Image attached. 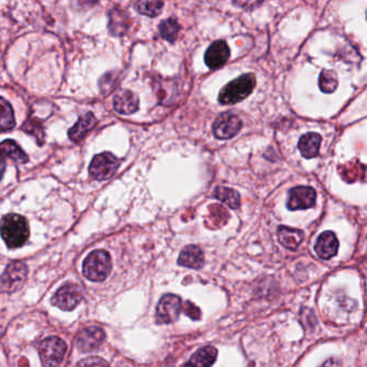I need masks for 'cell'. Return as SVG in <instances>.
Returning a JSON list of instances; mask_svg holds the SVG:
<instances>
[{
  "label": "cell",
  "mask_w": 367,
  "mask_h": 367,
  "mask_svg": "<svg viewBox=\"0 0 367 367\" xmlns=\"http://www.w3.org/2000/svg\"><path fill=\"white\" fill-rule=\"evenodd\" d=\"M0 235L8 248L17 249L24 246L29 237L26 219L17 213L6 214L0 221Z\"/></svg>",
  "instance_id": "obj_1"
},
{
  "label": "cell",
  "mask_w": 367,
  "mask_h": 367,
  "mask_svg": "<svg viewBox=\"0 0 367 367\" xmlns=\"http://www.w3.org/2000/svg\"><path fill=\"white\" fill-rule=\"evenodd\" d=\"M256 86V75L252 72L242 75L228 83L219 93V102L221 104H235L246 100L251 95Z\"/></svg>",
  "instance_id": "obj_2"
},
{
  "label": "cell",
  "mask_w": 367,
  "mask_h": 367,
  "mask_svg": "<svg viewBox=\"0 0 367 367\" xmlns=\"http://www.w3.org/2000/svg\"><path fill=\"white\" fill-rule=\"evenodd\" d=\"M111 258L104 250H95L83 263V274L91 281H104L111 272Z\"/></svg>",
  "instance_id": "obj_3"
},
{
  "label": "cell",
  "mask_w": 367,
  "mask_h": 367,
  "mask_svg": "<svg viewBox=\"0 0 367 367\" xmlns=\"http://www.w3.org/2000/svg\"><path fill=\"white\" fill-rule=\"evenodd\" d=\"M66 351V343L56 336L43 339L38 346L39 357L43 367L58 366Z\"/></svg>",
  "instance_id": "obj_4"
},
{
  "label": "cell",
  "mask_w": 367,
  "mask_h": 367,
  "mask_svg": "<svg viewBox=\"0 0 367 367\" xmlns=\"http://www.w3.org/2000/svg\"><path fill=\"white\" fill-rule=\"evenodd\" d=\"M120 167V161L110 152L98 154L91 162V177L96 180L104 181L110 179Z\"/></svg>",
  "instance_id": "obj_5"
},
{
  "label": "cell",
  "mask_w": 367,
  "mask_h": 367,
  "mask_svg": "<svg viewBox=\"0 0 367 367\" xmlns=\"http://www.w3.org/2000/svg\"><path fill=\"white\" fill-rule=\"evenodd\" d=\"M242 127V118L233 111L221 114L213 123V135L218 139L226 140L236 136Z\"/></svg>",
  "instance_id": "obj_6"
},
{
  "label": "cell",
  "mask_w": 367,
  "mask_h": 367,
  "mask_svg": "<svg viewBox=\"0 0 367 367\" xmlns=\"http://www.w3.org/2000/svg\"><path fill=\"white\" fill-rule=\"evenodd\" d=\"M83 293L78 284L67 282L53 296L52 304L64 311H70L82 301Z\"/></svg>",
  "instance_id": "obj_7"
},
{
  "label": "cell",
  "mask_w": 367,
  "mask_h": 367,
  "mask_svg": "<svg viewBox=\"0 0 367 367\" xmlns=\"http://www.w3.org/2000/svg\"><path fill=\"white\" fill-rule=\"evenodd\" d=\"M27 267L21 262L10 264L0 277V288L5 293H13L26 281Z\"/></svg>",
  "instance_id": "obj_8"
},
{
  "label": "cell",
  "mask_w": 367,
  "mask_h": 367,
  "mask_svg": "<svg viewBox=\"0 0 367 367\" xmlns=\"http://www.w3.org/2000/svg\"><path fill=\"white\" fill-rule=\"evenodd\" d=\"M182 301L179 296L175 294H166L157 304V323L169 325L175 322L182 311Z\"/></svg>",
  "instance_id": "obj_9"
},
{
  "label": "cell",
  "mask_w": 367,
  "mask_h": 367,
  "mask_svg": "<svg viewBox=\"0 0 367 367\" xmlns=\"http://www.w3.org/2000/svg\"><path fill=\"white\" fill-rule=\"evenodd\" d=\"M315 198L317 193L313 187L305 185L293 187L290 189L287 207L292 211L313 208L315 205Z\"/></svg>",
  "instance_id": "obj_10"
},
{
  "label": "cell",
  "mask_w": 367,
  "mask_h": 367,
  "mask_svg": "<svg viewBox=\"0 0 367 367\" xmlns=\"http://www.w3.org/2000/svg\"><path fill=\"white\" fill-rule=\"evenodd\" d=\"M104 329L98 327H90L83 329L79 333L76 338V345L79 350L82 352H90V351L97 349L104 343Z\"/></svg>",
  "instance_id": "obj_11"
},
{
  "label": "cell",
  "mask_w": 367,
  "mask_h": 367,
  "mask_svg": "<svg viewBox=\"0 0 367 367\" xmlns=\"http://www.w3.org/2000/svg\"><path fill=\"white\" fill-rule=\"evenodd\" d=\"M231 56L230 47L223 40L214 41L205 53V63L212 70L221 68L228 63Z\"/></svg>",
  "instance_id": "obj_12"
},
{
  "label": "cell",
  "mask_w": 367,
  "mask_h": 367,
  "mask_svg": "<svg viewBox=\"0 0 367 367\" xmlns=\"http://www.w3.org/2000/svg\"><path fill=\"white\" fill-rule=\"evenodd\" d=\"M338 248L339 242L336 235L331 231H327V232L322 233L318 237L315 250L320 258L329 260V258L336 256Z\"/></svg>",
  "instance_id": "obj_13"
},
{
  "label": "cell",
  "mask_w": 367,
  "mask_h": 367,
  "mask_svg": "<svg viewBox=\"0 0 367 367\" xmlns=\"http://www.w3.org/2000/svg\"><path fill=\"white\" fill-rule=\"evenodd\" d=\"M114 108L120 114H135L139 109V98L132 91H120L114 96Z\"/></svg>",
  "instance_id": "obj_14"
},
{
  "label": "cell",
  "mask_w": 367,
  "mask_h": 367,
  "mask_svg": "<svg viewBox=\"0 0 367 367\" xmlns=\"http://www.w3.org/2000/svg\"><path fill=\"white\" fill-rule=\"evenodd\" d=\"M204 252L199 247L191 246L185 247L181 251L178 264L185 267L192 268V270H199L204 265Z\"/></svg>",
  "instance_id": "obj_15"
},
{
  "label": "cell",
  "mask_w": 367,
  "mask_h": 367,
  "mask_svg": "<svg viewBox=\"0 0 367 367\" xmlns=\"http://www.w3.org/2000/svg\"><path fill=\"white\" fill-rule=\"evenodd\" d=\"M96 118L92 112L83 114L79 118L78 122L69 130V139L75 142L81 141L83 138L86 137V134L96 125Z\"/></svg>",
  "instance_id": "obj_16"
},
{
  "label": "cell",
  "mask_w": 367,
  "mask_h": 367,
  "mask_svg": "<svg viewBox=\"0 0 367 367\" xmlns=\"http://www.w3.org/2000/svg\"><path fill=\"white\" fill-rule=\"evenodd\" d=\"M322 138L317 133H307L299 141V150L305 159H313L319 155Z\"/></svg>",
  "instance_id": "obj_17"
},
{
  "label": "cell",
  "mask_w": 367,
  "mask_h": 367,
  "mask_svg": "<svg viewBox=\"0 0 367 367\" xmlns=\"http://www.w3.org/2000/svg\"><path fill=\"white\" fill-rule=\"evenodd\" d=\"M278 238L280 244L289 250H296L304 240V233L301 230L279 226L278 228Z\"/></svg>",
  "instance_id": "obj_18"
},
{
  "label": "cell",
  "mask_w": 367,
  "mask_h": 367,
  "mask_svg": "<svg viewBox=\"0 0 367 367\" xmlns=\"http://www.w3.org/2000/svg\"><path fill=\"white\" fill-rule=\"evenodd\" d=\"M218 350L214 347L206 346L197 350L187 364L191 367H211L216 362Z\"/></svg>",
  "instance_id": "obj_19"
},
{
  "label": "cell",
  "mask_w": 367,
  "mask_h": 367,
  "mask_svg": "<svg viewBox=\"0 0 367 367\" xmlns=\"http://www.w3.org/2000/svg\"><path fill=\"white\" fill-rule=\"evenodd\" d=\"M0 153L3 157H8L17 164H25L29 162V155L23 151L15 140L8 139L1 142Z\"/></svg>",
  "instance_id": "obj_20"
},
{
  "label": "cell",
  "mask_w": 367,
  "mask_h": 367,
  "mask_svg": "<svg viewBox=\"0 0 367 367\" xmlns=\"http://www.w3.org/2000/svg\"><path fill=\"white\" fill-rule=\"evenodd\" d=\"M130 29V17L122 10L114 9L110 12L109 29L112 35L123 36Z\"/></svg>",
  "instance_id": "obj_21"
},
{
  "label": "cell",
  "mask_w": 367,
  "mask_h": 367,
  "mask_svg": "<svg viewBox=\"0 0 367 367\" xmlns=\"http://www.w3.org/2000/svg\"><path fill=\"white\" fill-rule=\"evenodd\" d=\"M15 126V111L5 98L0 97V132L9 130Z\"/></svg>",
  "instance_id": "obj_22"
},
{
  "label": "cell",
  "mask_w": 367,
  "mask_h": 367,
  "mask_svg": "<svg viewBox=\"0 0 367 367\" xmlns=\"http://www.w3.org/2000/svg\"><path fill=\"white\" fill-rule=\"evenodd\" d=\"M213 196L218 198L219 201H223L224 204L233 209L240 208V195L235 189H228V187H218L213 192Z\"/></svg>",
  "instance_id": "obj_23"
},
{
  "label": "cell",
  "mask_w": 367,
  "mask_h": 367,
  "mask_svg": "<svg viewBox=\"0 0 367 367\" xmlns=\"http://www.w3.org/2000/svg\"><path fill=\"white\" fill-rule=\"evenodd\" d=\"M159 31L162 38L169 41V42H175L178 33L180 31V25L178 23L177 19H173V17L164 19L159 24Z\"/></svg>",
  "instance_id": "obj_24"
},
{
  "label": "cell",
  "mask_w": 367,
  "mask_h": 367,
  "mask_svg": "<svg viewBox=\"0 0 367 367\" xmlns=\"http://www.w3.org/2000/svg\"><path fill=\"white\" fill-rule=\"evenodd\" d=\"M319 86L320 90L322 91L323 93H327V94L335 92L337 86H338V77H337L336 72L333 70H327V69L321 71L319 77Z\"/></svg>",
  "instance_id": "obj_25"
},
{
  "label": "cell",
  "mask_w": 367,
  "mask_h": 367,
  "mask_svg": "<svg viewBox=\"0 0 367 367\" xmlns=\"http://www.w3.org/2000/svg\"><path fill=\"white\" fill-rule=\"evenodd\" d=\"M163 7V1H137L135 3V9L139 12L140 15L150 17H157L161 13Z\"/></svg>",
  "instance_id": "obj_26"
},
{
  "label": "cell",
  "mask_w": 367,
  "mask_h": 367,
  "mask_svg": "<svg viewBox=\"0 0 367 367\" xmlns=\"http://www.w3.org/2000/svg\"><path fill=\"white\" fill-rule=\"evenodd\" d=\"M76 367H109V364L104 359L98 358V357H90V358L81 360Z\"/></svg>",
  "instance_id": "obj_27"
},
{
  "label": "cell",
  "mask_w": 367,
  "mask_h": 367,
  "mask_svg": "<svg viewBox=\"0 0 367 367\" xmlns=\"http://www.w3.org/2000/svg\"><path fill=\"white\" fill-rule=\"evenodd\" d=\"M182 309L185 311V313L191 318V319H201V311H199V308L196 307V306H195L194 304L191 303V302H187L185 306H183Z\"/></svg>",
  "instance_id": "obj_28"
},
{
  "label": "cell",
  "mask_w": 367,
  "mask_h": 367,
  "mask_svg": "<svg viewBox=\"0 0 367 367\" xmlns=\"http://www.w3.org/2000/svg\"><path fill=\"white\" fill-rule=\"evenodd\" d=\"M341 362L337 359H329L321 367H339Z\"/></svg>",
  "instance_id": "obj_29"
},
{
  "label": "cell",
  "mask_w": 367,
  "mask_h": 367,
  "mask_svg": "<svg viewBox=\"0 0 367 367\" xmlns=\"http://www.w3.org/2000/svg\"><path fill=\"white\" fill-rule=\"evenodd\" d=\"M6 169V161L5 157L1 155V153H0V180H1V178L3 177V173H5Z\"/></svg>",
  "instance_id": "obj_30"
},
{
  "label": "cell",
  "mask_w": 367,
  "mask_h": 367,
  "mask_svg": "<svg viewBox=\"0 0 367 367\" xmlns=\"http://www.w3.org/2000/svg\"><path fill=\"white\" fill-rule=\"evenodd\" d=\"M235 5H237V6H240V7H244V8H246L247 6L248 5H252V6H260V5H262V3H234Z\"/></svg>",
  "instance_id": "obj_31"
},
{
  "label": "cell",
  "mask_w": 367,
  "mask_h": 367,
  "mask_svg": "<svg viewBox=\"0 0 367 367\" xmlns=\"http://www.w3.org/2000/svg\"><path fill=\"white\" fill-rule=\"evenodd\" d=\"M182 367H191V366H189V364H185V365H183V366H182Z\"/></svg>",
  "instance_id": "obj_32"
}]
</instances>
